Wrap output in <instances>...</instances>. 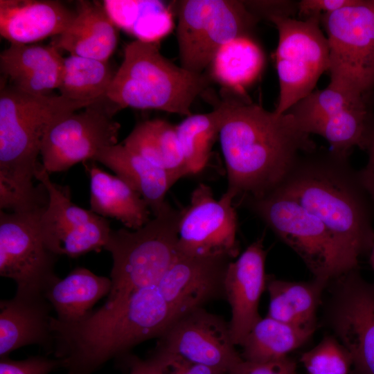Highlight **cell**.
I'll use <instances>...</instances> for the list:
<instances>
[{
	"label": "cell",
	"mask_w": 374,
	"mask_h": 374,
	"mask_svg": "<svg viewBox=\"0 0 374 374\" xmlns=\"http://www.w3.org/2000/svg\"><path fill=\"white\" fill-rule=\"evenodd\" d=\"M0 374H49L60 367L62 362L44 356H31L21 360L0 357Z\"/></svg>",
	"instance_id": "obj_33"
},
{
	"label": "cell",
	"mask_w": 374,
	"mask_h": 374,
	"mask_svg": "<svg viewBox=\"0 0 374 374\" xmlns=\"http://www.w3.org/2000/svg\"><path fill=\"white\" fill-rule=\"evenodd\" d=\"M227 374H298L296 362L289 357L258 362L242 359Z\"/></svg>",
	"instance_id": "obj_36"
},
{
	"label": "cell",
	"mask_w": 374,
	"mask_h": 374,
	"mask_svg": "<svg viewBox=\"0 0 374 374\" xmlns=\"http://www.w3.org/2000/svg\"><path fill=\"white\" fill-rule=\"evenodd\" d=\"M154 350L226 373L242 360L233 343L229 322L203 307L179 318L159 337Z\"/></svg>",
	"instance_id": "obj_15"
},
{
	"label": "cell",
	"mask_w": 374,
	"mask_h": 374,
	"mask_svg": "<svg viewBox=\"0 0 374 374\" xmlns=\"http://www.w3.org/2000/svg\"><path fill=\"white\" fill-rule=\"evenodd\" d=\"M357 0H301L298 1L297 15L301 19L328 14L355 3Z\"/></svg>",
	"instance_id": "obj_38"
},
{
	"label": "cell",
	"mask_w": 374,
	"mask_h": 374,
	"mask_svg": "<svg viewBox=\"0 0 374 374\" xmlns=\"http://www.w3.org/2000/svg\"><path fill=\"white\" fill-rule=\"evenodd\" d=\"M275 190L319 218L356 263L371 251L374 231L362 193L365 191L348 158L331 151L305 154Z\"/></svg>",
	"instance_id": "obj_3"
},
{
	"label": "cell",
	"mask_w": 374,
	"mask_h": 374,
	"mask_svg": "<svg viewBox=\"0 0 374 374\" xmlns=\"http://www.w3.org/2000/svg\"><path fill=\"white\" fill-rule=\"evenodd\" d=\"M265 56L250 37L235 38L222 46L211 64L213 77L226 88L244 95V90L260 75Z\"/></svg>",
	"instance_id": "obj_28"
},
{
	"label": "cell",
	"mask_w": 374,
	"mask_h": 374,
	"mask_svg": "<svg viewBox=\"0 0 374 374\" xmlns=\"http://www.w3.org/2000/svg\"><path fill=\"white\" fill-rule=\"evenodd\" d=\"M370 251H371L370 261H371V266L374 269V242Z\"/></svg>",
	"instance_id": "obj_41"
},
{
	"label": "cell",
	"mask_w": 374,
	"mask_h": 374,
	"mask_svg": "<svg viewBox=\"0 0 374 374\" xmlns=\"http://www.w3.org/2000/svg\"><path fill=\"white\" fill-rule=\"evenodd\" d=\"M235 195L226 191L219 199L211 187L199 184L189 204L182 209L178 229V250L190 257H226L239 255L238 215Z\"/></svg>",
	"instance_id": "obj_12"
},
{
	"label": "cell",
	"mask_w": 374,
	"mask_h": 374,
	"mask_svg": "<svg viewBox=\"0 0 374 374\" xmlns=\"http://www.w3.org/2000/svg\"><path fill=\"white\" fill-rule=\"evenodd\" d=\"M182 209L168 204L141 228L112 229L104 249L112 257V306L142 288L157 284L179 255L178 229Z\"/></svg>",
	"instance_id": "obj_5"
},
{
	"label": "cell",
	"mask_w": 374,
	"mask_h": 374,
	"mask_svg": "<svg viewBox=\"0 0 374 374\" xmlns=\"http://www.w3.org/2000/svg\"><path fill=\"white\" fill-rule=\"evenodd\" d=\"M278 33L275 64L279 96L274 112L285 114L312 93L329 67V47L320 28V17L305 19L271 17Z\"/></svg>",
	"instance_id": "obj_9"
},
{
	"label": "cell",
	"mask_w": 374,
	"mask_h": 374,
	"mask_svg": "<svg viewBox=\"0 0 374 374\" xmlns=\"http://www.w3.org/2000/svg\"><path fill=\"white\" fill-rule=\"evenodd\" d=\"M329 283L314 278L310 281L267 278V316L293 326L316 329L317 312Z\"/></svg>",
	"instance_id": "obj_24"
},
{
	"label": "cell",
	"mask_w": 374,
	"mask_h": 374,
	"mask_svg": "<svg viewBox=\"0 0 374 374\" xmlns=\"http://www.w3.org/2000/svg\"><path fill=\"white\" fill-rule=\"evenodd\" d=\"M117 28L103 3L82 1L72 22L50 44L70 55L108 62L117 45Z\"/></svg>",
	"instance_id": "obj_20"
},
{
	"label": "cell",
	"mask_w": 374,
	"mask_h": 374,
	"mask_svg": "<svg viewBox=\"0 0 374 374\" xmlns=\"http://www.w3.org/2000/svg\"><path fill=\"white\" fill-rule=\"evenodd\" d=\"M329 47L328 86L364 96L374 88V0L320 17Z\"/></svg>",
	"instance_id": "obj_7"
},
{
	"label": "cell",
	"mask_w": 374,
	"mask_h": 374,
	"mask_svg": "<svg viewBox=\"0 0 374 374\" xmlns=\"http://www.w3.org/2000/svg\"><path fill=\"white\" fill-rule=\"evenodd\" d=\"M235 98L228 99L213 111L191 114L176 125L188 175L207 166L213 145Z\"/></svg>",
	"instance_id": "obj_27"
},
{
	"label": "cell",
	"mask_w": 374,
	"mask_h": 374,
	"mask_svg": "<svg viewBox=\"0 0 374 374\" xmlns=\"http://www.w3.org/2000/svg\"><path fill=\"white\" fill-rule=\"evenodd\" d=\"M145 1L105 0L103 6L114 25L130 33L141 13Z\"/></svg>",
	"instance_id": "obj_35"
},
{
	"label": "cell",
	"mask_w": 374,
	"mask_h": 374,
	"mask_svg": "<svg viewBox=\"0 0 374 374\" xmlns=\"http://www.w3.org/2000/svg\"><path fill=\"white\" fill-rule=\"evenodd\" d=\"M63 64L64 57L51 44H10L0 55L1 71L12 85L37 95L58 89Z\"/></svg>",
	"instance_id": "obj_19"
},
{
	"label": "cell",
	"mask_w": 374,
	"mask_h": 374,
	"mask_svg": "<svg viewBox=\"0 0 374 374\" xmlns=\"http://www.w3.org/2000/svg\"><path fill=\"white\" fill-rule=\"evenodd\" d=\"M112 288L110 278L98 276L84 267H76L64 278H59L48 286L44 294L64 323L84 319Z\"/></svg>",
	"instance_id": "obj_23"
},
{
	"label": "cell",
	"mask_w": 374,
	"mask_h": 374,
	"mask_svg": "<svg viewBox=\"0 0 374 374\" xmlns=\"http://www.w3.org/2000/svg\"><path fill=\"white\" fill-rule=\"evenodd\" d=\"M273 232L301 258L314 278L330 283L358 264L325 224L289 196L274 190L245 200Z\"/></svg>",
	"instance_id": "obj_6"
},
{
	"label": "cell",
	"mask_w": 374,
	"mask_h": 374,
	"mask_svg": "<svg viewBox=\"0 0 374 374\" xmlns=\"http://www.w3.org/2000/svg\"><path fill=\"white\" fill-rule=\"evenodd\" d=\"M300 361L308 374H350L352 368L350 354L334 336L325 337Z\"/></svg>",
	"instance_id": "obj_31"
},
{
	"label": "cell",
	"mask_w": 374,
	"mask_h": 374,
	"mask_svg": "<svg viewBox=\"0 0 374 374\" xmlns=\"http://www.w3.org/2000/svg\"><path fill=\"white\" fill-rule=\"evenodd\" d=\"M84 163L90 181V210L104 217L120 221L127 229L136 230L148 223L152 212L140 194L118 176L96 165Z\"/></svg>",
	"instance_id": "obj_21"
},
{
	"label": "cell",
	"mask_w": 374,
	"mask_h": 374,
	"mask_svg": "<svg viewBox=\"0 0 374 374\" xmlns=\"http://www.w3.org/2000/svg\"><path fill=\"white\" fill-rule=\"evenodd\" d=\"M266 256L262 239H258L226 267L223 281L224 294L231 308L229 323L235 346H240L261 317L258 306L268 278L265 272Z\"/></svg>",
	"instance_id": "obj_16"
},
{
	"label": "cell",
	"mask_w": 374,
	"mask_h": 374,
	"mask_svg": "<svg viewBox=\"0 0 374 374\" xmlns=\"http://www.w3.org/2000/svg\"><path fill=\"white\" fill-rule=\"evenodd\" d=\"M75 16L56 1L0 0V33L10 44H31L60 35Z\"/></svg>",
	"instance_id": "obj_18"
},
{
	"label": "cell",
	"mask_w": 374,
	"mask_h": 374,
	"mask_svg": "<svg viewBox=\"0 0 374 374\" xmlns=\"http://www.w3.org/2000/svg\"><path fill=\"white\" fill-rule=\"evenodd\" d=\"M149 358L160 366L163 374H227L222 370L193 363L180 357L154 349Z\"/></svg>",
	"instance_id": "obj_34"
},
{
	"label": "cell",
	"mask_w": 374,
	"mask_h": 374,
	"mask_svg": "<svg viewBox=\"0 0 374 374\" xmlns=\"http://www.w3.org/2000/svg\"><path fill=\"white\" fill-rule=\"evenodd\" d=\"M114 73L108 62L70 55L64 58L60 95L73 100L98 102L106 98Z\"/></svg>",
	"instance_id": "obj_29"
},
{
	"label": "cell",
	"mask_w": 374,
	"mask_h": 374,
	"mask_svg": "<svg viewBox=\"0 0 374 374\" xmlns=\"http://www.w3.org/2000/svg\"><path fill=\"white\" fill-rule=\"evenodd\" d=\"M53 308L41 290L17 287L15 296L0 301V357L28 345L53 352Z\"/></svg>",
	"instance_id": "obj_17"
},
{
	"label": "cell",
	"mask_w": 374,
	"mask_h": 374,
	"mask_svg": "<svg viewBox=\"0 0 374 374\" xmlns=\"http://www.w3.org/2000/svg\"><path fill=\"white\" fill-rule=\"evenodd\" d=\"M125 359L129 374H163L160 366L152 359H141L134 355H127Z\"/></svg>",
	"instance_id": "obj_40"
},
{
	"label": "cell",
	"mask_w": 374,
	"mask_h": 374,
	"mask_svg": "<svg viewBox=\"0 0 374 374\" xmlns=\"http://www.w3.org/2000/svg\"><path fill=\"white\" fill-rule=\"evenodd\" d=\"M39 163L35 179L48 193V203L39 220L40 229L48 247L58 256L77 258L104 249L112 230L105 217L75 205L68 186L53 182Z\"/></svg>",
	"instance_id": "obj_11"
},
{
	"label": "cell",
	"mask_w": 374,
	"mask_h": 374,
	"mask_svg": "<svg viewBox=\"0 0 374 374\" xmlns=\"http://www.w3.org/2000/svg\"><path fill=\"white\" fill-rule=\"evenodd\" d=\"M123 143L177 181L188 175L176 125L166 121L154 119L137 125Z\"/></svg>",
	"instance_id": "obj_25"
},
{
	"label": "cell",
	"mask_w": 374,
	"mask_h": 374,
	"mask_svg": "<svg viewBox=\"0 0 374 374\" xmlns=\"http://www.w3.org/2000/svg\"><path fill=\"white\" fill-rule=\"evenodd\" d=\"M204 73L190 72L163 57L156 44H128L106 99L120 108L158 109L190 116V107L208 86Z\"/></svg>",
	"instance_id": "obj_4"
},
{
	"label": "cell",
	"mask_w": 374,
	"mask_h": 374,
	"mask_svg": "<svg viewBox=\"0 0 374 374\" xmlns=\"http://www.w3.org/2000/svg\"><path fill=\"white\" fill-rule=\"evenodd\" d=\"M316 329L286 323L268 316L259 319L243 342L241 357L251 362H269L288 357L303 346Z\"/></svg>",
	"instance_id": "obj_26"
},
{
	"label": "cell",
	"mask_w": 374,
	"mask_h": 374,
	"mask_svg": "<svg viewBox=\"0 0 374 374\" xmlns=\"http://www.w3.org/2000/svg\"><path fill=\"white\" fill-rule=\"evenodd\" d=\"M173 26L172 13L163 2L145 0L141 13L129 33L137 40L156 44L168 35Z\"/></svg>",
	"instance_id": "obj_32"
},
{
	"label": "cell",
	"mask_w": 374,
	"mask_h": 374,
	"mask_svg": "<svg viewBox=\"0 0 374 374\" xmlns=\"http://www.w3.org/2000/svg\"><path fill=\"white\" fill-rule=\"evenodd\" d=\"M177 8L181 66L195 73H203L225 44L249 37L259 20L244 1L184 0Z\"/></svg>",
	"instance_id": "obj_8"
},
{
	"label": "cell",
	"mask_w": 374,
	"mask_h": 374,
	"mask_svg": "<svg viewBox=\"0 0 374 374\" xmlns=\"http://www.w3.org/2000/svg\"><path fill=\"white\" fill-rule=\"evenodd\" d=\"M103 100L62 117L48 129L40 150L42 164L48 173L94 161L100 150L118 143L121 125L112 116L118 109L101 105Z\"/></svg>",
	"instance_id": "obj_13"
},
{
	"label": "cell",
	"mask_w": 374,
	"mask_h": 374,
	"mask_svg": "<svg viewBox=\"0 0 374 374\" xmlns=\"http://www.w3.org/2000/svg\"><path fill=\"white\" fill-rule=\"evenodd\" d=\"M365 150L368 160L364 168L357 173L360 184L365 193L374 201V123H371Z\"/></svg>",
	"instance_id": "obj_39"
},
{
	"label": "cell",
	"mask_w": 374,
	"mask_h": 374,
	"mask_svg": "<svg viewBox=\"0 0 374 374\" xmlns=\"http://www.w3.org/2000/svg\"><path fill=\"white\" fill-rule=\"evenodd\" d=\"M365 105L366 96L328 86L321 90H314L286 112L292 116L301 130L308 134L312 127L323 120Z\"/></svg>",
	"instance_id": "obj_30"
},
{
	"label": "cell",
	"mask_w": 374,
	"mask_h": 374,
	"mask_svg": "<svg viewBox=\"0 0 374 374\" xmlns=\"http://www.w3.org/2000/svg\"><path fill=\"white\" fill-rule=\"evenodd\" d=\"M45 207L22 212L0 210V276L14 280L17 287L43 292L60 278L55 272L59 256L48 247L40 229Z\"/></svg>",
	"instance_id": "obj_14"
},
{
	"label": "cell",
	"mask_w": 374,
	"mask_h": 374,
	"mask_svg": "<svg viewBox=\"0 0 374 374\" xmlns=\"http://www.w3.org/2000/svg\"><path fill=\"white\" fill-rule=\"evenodd\" d=\"M91 104L60 95L33 94L13 85L1 87L0 210L22 212L46 205V188L33 183L43 138L62 117Z\"/></svg>",
	"instance_id": "obj_2"
},
{
	"label": "cell",
	"mask_w": 374,
	"mask_h": 374,
	"mask_svg": "<svg viewBox=\"0 0 374 374\" xmlns=\"http://www.w3.org/2000/svg\"><path fill=\"white\" fill-rule=\"evenodd\" d=\"M93 161L111 169L140 194L153 216L169 204L166 195L177 181L167 171L153 165L123 143L100 150Z\"/></svg>",
	"instance_id": "obj_22"
},
{
	"label": "cell",
	"mask_w": 374,
	"mask_h": 374,
	"mask_svg": "<svg viewBox=\"0 0 374 374\" xmlns=\"http://www.w3.org/2000/svg\"><path fill=\"white\" fill-rule=\"evenodd\" d=\"M235 199H258L276 190L299 159L316 150L310 135L288 113L277 114L235 98L218 136Z\"/></svg>",
	"instance_id": "obj_1"
},
{
	"label": "cell",
	"mask_w": 374,
	"mask_h": 374,
	"mask_svg": "<svg viewBox=\"0 0 374 374\" xmlns=\"http://www.w3.org/2000/svg\"><path fill=\"white\" fill-rule=\"evenodd\" d=\"M331 281L326 321L350 355V374H374V283L357 269Z\"/></svg>",
	"instance_id": "obj_10"
},
{
	"label": "cell",
	"mask_w": 374,
	"mask_h": 374,
	"mask_svg": "<svg viewBox=\"0 0 374 374\" xmlns=\"http://www.w3.org/2000/svg\"><path fill=\"white\" fill-rule=\"evenodd\" d=\"M244 3L258 19H269L271 17H293L298 10V1H244Z\"/></svg>",
	"instance_id": "obj_37"
}]
</instances>
